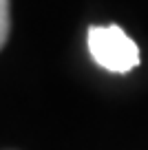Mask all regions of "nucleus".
Instances as JSON below:
<instances>
[{"label": "nucleus", "mask_w": 148, "mask_h": 150, "mask_svg": "<svg viewBox=\"0 0 148 150\" xmlns=\"http://www.w3.org/2000/svg\"><path fill=\"white\" fill-rule=\"evenodd\" d=\"M9 38V0H0V49Z\"/></svg>", "instance_id": "f03ea898"}, {"label": "nucleus", "mask_w": 148, "mask_h": 150, "mask_svg": "<svg viewBox=\"0 0 148 150\" xmlns=\"http://www.w3.org/2000/svg\"><path fill=\"white\" fill-rule=\"evenodd\" d=\"M86 40L91 57L111 73H128L139 64V49L135 40L117 24L91 27Z\"/></svg>", "instance_id": "f257e3e1"}]
</instances>
